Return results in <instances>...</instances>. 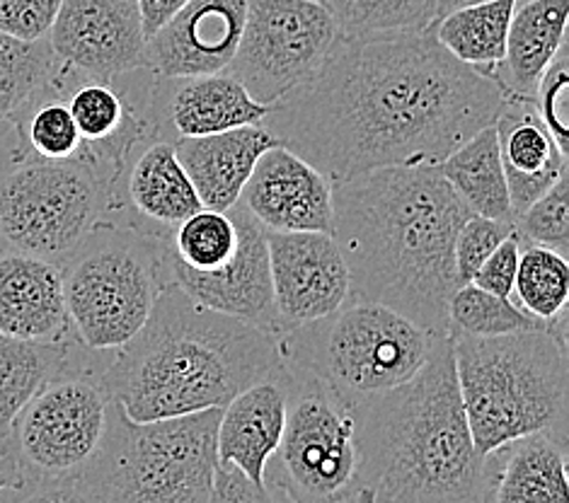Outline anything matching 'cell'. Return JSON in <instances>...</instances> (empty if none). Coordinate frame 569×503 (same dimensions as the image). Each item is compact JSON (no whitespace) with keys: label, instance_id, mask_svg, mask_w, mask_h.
<instances>
[{"label":"cell","instance_id":"obj_44","mask_svg":"<svg viewBox=\"0 0 569 503\" xmlns=\"http://www.w3.org/2000/svg\"><path fill=\"white\" fill-rule=\"evenodd\" d=\"M316 3H322V6H328V0H316Z\"/></svg>","mask_w":569,"mask_h":503},{"label":"cell","instance_id":"obj_36","mask_svg":"<svg viewBox=\"0 0 569 503\" xmlns=\"http://www.w3.org/2000/svg\"><path fill=\"white\" fill-rule=\"evenodd\" d=\"M569 51L567 42L555 53L548 71L540 78L533 107L546 129L560 145V151L569 155Z\"/></svg>","mask_w":569,"mask_h":503},{"label":"cell","instance_id":"obj_40","mask_svg":"<svg viewBox=\"0 0 569 503\" xmlns=\"http://www.w3.org/2000/svg\"><path fill=\"white\" fill-rule=\"evenodd\" d=\"M226 503V501H252V503H267L272 501L264 486L254 484L246 472H242L233 462H216L213 470V494L211 503Z\"/></svg>","mask_w":569,"mask_h":503},{"label":"cell","instance_id":"obj_29","mask_svg":"<svg viewBox=\"0 0 569 503\" xmlns=\"http://www.w3.org/2000/svg\"><path fill=\"white\" fill-rule=\"evenodd\" d=\"M511 301L531 318L543 322L548 332L567 346L569 264L565 254L540 248V244L521 242Z\"/></svg>","mask_w":569,"mask_h":503},{"label":"cell","instance_id":"obj_7","mask_svg":"<svg viewBox=\"0 0 569 503\" xmlns=\"http://www.w3.org/2000/svg\"><path fill=\"white\" fill-rule=\"evenodd\" d=\"M73 334L92 351L124 346L151 315L170 279L168 244L139 230L100 223L61 262Z\"/></svg>","mask_w":569,"mask_h":503},{"label":"cell","instance_id":"obj_3","mask_svg":"<svg viewBox=\"0 0 569 503\" xmlns=\"http://www.w3.org/2000/svg\"><path fill=\"white\" fill-rule=\"evenodd\" d=\"M357 503H492L499 451L482 455L460 400L453 342L433 334L405 383L355 400Z\"/></svg>","mask_w":569,"mask_h":503},{"label":"cell","instance_id":"obj_10","mask_svg":"<svg viewBox=\"0 0 569 503\" xmlns=\"http://www.w3.org/2000/svg\"><path fill=\"white\" fill-rule=\"evenodd\" d=\"M100 223H112V184L90 162L6 158L0 165V244L61 266Z\"/></svg>","mask_w":569,"mask_h":503},{"label":"cell","instance_id":"obj_26","mask_svg":"<svg viewBox=\"0 0 569 503\" xmlns=\"http://www.w3.org/2000/svg\"><path fill=\"white\" fill-rule=\"evenodd\" d=\"M437 170L472 213L513 221L495 124L472 133L439 162Z\"/></svg>","mask_w":569,"mask_h":503},{"label":"cell","instance_id":"obj_13","mask_svg":"<svg viewBox=\"0 0 569 503\" xmlns=\"http://www.w3.org/2000/svg\"><path fill=\"white\" fill-rule=\"evenodd\" d=\"M277 336L320 320L351 298L349 269L330 233L267 230Z\"/></svg>","mask_w":569,"mask_h":503},{"label":"cell","instance_id":"obj_27","mask_svg":"<svg viewBox=\"0 0 569 503\" xmlns=\"http://www.w3.org/2000/svg\"><path fill=\"white\" fill-rule=\"evenodd\" d=\"M517 6L519 0H482L451 10L431 24V32L460 63L492 78L495 68L505 59L509 24Z\"/></svg>","mask_w":569,"mask_h":503},{"label":"cell","instance_id":"obj_25","mask_svg":"<svg viewBox=\"0 0 569 503\" xmlns=\"http://www.w3.org/2000/svg\"><path fill=\"white\" fill-rule=\"evenodd\" d=\"M495 503H569L567 443L531 433L499 447Z\"/></svg>","mask_w":569,"mask_h":503},{"label":"cell","instance_id":"obj_6","mask_svg":"<svg viewBox=\"0 0 569 503\" xmlns=\"http://www.w3.org/2000/svg\"><path fill=\"white\" fill-rule=\"evenodd\" d=\"M460 400L478 453L550 433L567 443V346L546 328L499 336L449 334Z\"/></svg>","mask_w":569,"mask_h":503},{"label":"cell","instance_id":"obj_33","mask_svg":"<svg viewBox=\"0 0 569 503\" xmlns=\"http://www.w3.org/2000/svg\"><path fill=\"white\" fill-rule=\"evenodd\" d=\"M543 328V322L523 312L511 298L495 295L476 283L458 285L449 301V334L499 336Z\"/></svg>","mask_w":569,"mask_h":503},{"label":"cell","instance_id":"obj_32","mask_svg":"<svg viewBox=\"0 0 569 503\" xmlns=\"http://www.w3.org/2000/svg\"><path fill=\"white\" fill-rule=\"evenodd\" d=\"M437 8L439 0H328L342 37L422 32L437 22Z\"/></svg>","mask_w":569,"mask_h":503},{"label":"cell","instance_id":"obj_15","mask_svg":"<svg viewBox=\"0 0 569 503\" xmlns=\"http://www.w3.org/2000/svg\"><path fill=\"white\" fill-rule=\"evenodd\" d=\"M228 211L238 228L233 256L213 271L187 269L170 256V279L197 303L254 322L277 334L267 228L240 201Z\"/></svg>","mask_w":569,"mask_h":503},{"label":"cell","instance_id":"obj_28","mask_svg":"<svg viewBox=\"0 0 569 503\" xmlns=\"http://www.w3.org/2000/svg\"><path fill=\"white\" fill-rule=\"evenodd\" d=\"M80 342H27L0 332V439L27 400L71 363Z\"/></svg>","mask_w":569,"mask_h":503},{"label":"cell","instance_id":"obj_30","mask_svg":"<svg viewBox=\"0 0 569 503\" xmlns=\"http://www.w3.org/2000/svg\"><path fill=\"white\" fill-rule=\"evenodd\" d=\"M6 155L88 162L86 143L80 139V131L57 85V78H51L47 90L16 121V127H12V145Z\"/></svg>","mask_w":569,"mask_h":503},{"label":"cell","instance_id":"obj_31","mask_svg":"<svg viewBox=\"0 0 569 503\" xmlns=\"http://www.w3.org/2000/svg\"><path fill=\"white\" fill-rule=\"evenodd\" d=\"M49 39L22 42L0 32V133L12 139V127L57 73Z\"/></svg>","mask_w":569,"mask_h":503},{"label":"cell","instance_id":"obj_12","mask_svg":"<svg viewBox=\"0 0 569 503\" xmlns=\"http://www.w3.org/2000/svg\"><path fill=\"white\" fill-rule=\"evenodd\" d=\"M337 34L332 12L316 0H248L226 73L254 102L272 107L318 71Z\"/></svg>","mask_w":569,"mask_h":503},{"label":"cell","instance_id":"obj_1","mask_svg":"<svg viewBox=\"0 0 569 503\" xmlns=\"http://www.w3.org/2000/svg\"><path fill=\"white\" fill-rule=\"evenodd\" d=\"M505 104L497 80L460 63L431 27L337 34L318 71L269 107L260 127L335 184L381 168L439 165Z\"/></svg>","mask_w":569,"mask_h":503},{"label":"cell","instance_id":"obj_19","mask_svg":"<svg viewBox=\"0 0 569 503\" xmlns=\"http://www.w3.org/2000/svg\"><path fill=\"white\" fill-rule=\"evenodd\" d=\"M267 112L269 107L254 102L248 90L226 71L174 78L156 76L151 90L156 139L168 143L260 124Z\"/></svg>","mask_w":569,"mask_h":503},{"label":"cell","instance_id":"obj_38","mask_svg":"<svg viewBox=\"0 0 569 503\" xmlns=\"http://www.w3.org/2000/svg\"><path fill=\"white\" fill-rule=\"evenodd\" d=\"M59 8L61 0H0V32L37 42L49 34Z\"/></svg>","mask_w":569,"mask_h":503},{"label":"cell","instance_id":"obj_34","mask_svg":"<svg viewBox=\"0 0 569 503\" xmlns=\"http://www.w3.org/2000/svg\"><path fill=\"white\" fill-rule=\"evenodd\" d=\"M238 228L230 211L201 207L184 219L168 242V252L178 264L194 271L223 266L236 252Z\"/></svg>","mask_w":569,"mask_h":503},{"label":"cell","instance_id":"obj_9","mask_svg":"<svg viewBox=\"0 0 569 503\" xmlns=\"http://www.w3.org/2000/svg\"><path fill=\"white\" fill-rule=\"evenodd\" d=\"M287 419L267 460L264 486L272 501H355L359 451L355 400L322 378L289 369Z\"/></svg>","mask_w":569,"mask_h":503},{"label":"cell","instance_id":"obj_43","mask_svg":"<svg viewBox=\"0 0 569 503\" xmlns=\"http://www.w3.org/2000/svg\"><path fill=\"white\" fill-rule=\"evenodd\" d=\"M0 492H16V477H12L3 462H0Z\"/></svg>","mask_w":569,"mask_h":503},{"label":"cell","instance_id":"obj_16","mask_svg":"<svg viewBox=\"0 0 569 503\" xmlns=\"http://www.w3.org/2000/svg\"><path fill=\"white\" fill-rule=\"evenodd\" d=\"M257 221L277 233H330L335 228L332 182L306 158L274 143L257 158L238 197Z\"/></svg>","mask_w":569,"mask_h":503},{"label":"cell","instance_id":"obj_14","mask_svg":"<svg viewBox=\"0 0 569 503\" xmlns=\"http://www.w3.org/2000/svg\"><path fill=\"white\" fill-rule=\"evenodd\" d=\"M63 66L88 76H119L148 66L139 0H61L47 34Z\"/></svg>","mask_w":569,"mask_h":503},{"label":"cell","instance_id":"obj_5","mask_svg":"<svg viewBox=\"0 0 569 503\" xmlns=\"http://www.w3.org/2000/svg\"><path fill=\"white\" fill-rule=\"evenodd\" d=\"M107 359L110 351L80 346L12 419L0 439V462L16 477L12 494L100 501L129 424L104 383Z\"/></svg>","mask_w":569,"mask_h":503},{"label":"cell","instance_id":"obj_21","mask_svg":"<svg viewBox=\"0 0 569 503\" xmlns=\"http://www.w3.org/2000/svg\"><path fill=\"white\" fill-rule=\"evenodd\" d=\"M287 385L289 373L281 369L238 392L221 410L216 431L219 462H233L260 486H264L267 460L277 451L287 419Z\"/></svg>","mask_w":569,"mask_h":503},{"label":"cell","instance_id":"obj_35","mask_svg":"<svg viewBox=\"0 0 569 503\" xmlns=\"http://www.w3.org/2000/svg\"><path fill=\"white\" fill-rule=\"evenodd\" d=\"M513 233L521 242L540 244L567 256L569 252V180L567 172L526 211L513 215Z\"/></svg>","mask_w":569,"mask_h":503},{"label":"cell","instance_id":"obj_23","mask_svg":"<svg viewBox=\"0 0 569 503\" xmlns=\"http://www.w3.org/2000/svg\"><path fill=\"white\" fill-rule=\"evenodd\" d=\"M277 141L260 124L174 141V153L192 180L201 207L228 211L267 148Z\"/></svg>","mask_w":569,"mask_h":503},{"label":"cell","instance_id":"obj_18","mask_svg":"<svg viewBox=\"0 0 569 503\" xmlns=\"http://www.w3.org/2000/svg\"><path fill=\"white\" fill-rule=\"evenodd\" d=\"M248 0H187L148 37V68L160 78L221 73L233 61Z\"/></svg>","mask_w":569,"mask_h":503},{"label":"cell","instance_id":"obj_4","mask_svg":"<svg viewBox=\"0 0 569 503\" xmlns=\"http://www.w3.org/2000/svg\"><path fill=\"white\" fill-rule=\"evenodd\" d=\"M283 369L277 334L211 310L170 281L143 328L110 351L104 383L131 421L226 406Z\"/></svg>","mask_w":569,"mask_h":503},{"label":"cell","instance_id":"obj_39","mask_svg":"<svg viewBox=\"0 0 569 503\" xmlns=\"http://www.w3.org/2000/svg\"><path fill=\"white\" fill-rule=\"evenodd\" d=\"M519 252H521V240L517 233L501 240L495 252L487 256L482 266L476 271L470 283L480 285V289L490 291L495 295L511 298L513 291V276H517L519 266Z\"/></svg>","mask_w":569,"mask_h":503},{"label":"cell","instance_id":"obj_11","mask_svg":"<svg viewBox=\"0 0 569 503\" xmlns=\"http://www.w3.org/2000/svg\"><path fill=\"white\" fill-rule=\"evenodd\" d=\"M221 410L213 406L153 421L129 419L100 501L211 503Z\"/></svg>","mask_w":569,"mask_h":503},{"label":"cell","instance_id":"obj_41","mask_svg":"<svg viewBox=\"0 0 569 503\" xmlns=\"http://www.w3.org/2000/svg\"><path fill=\"white\" fill-rule=\"evenodd\" d=\"M184 3L187 0H139L146 37H151L158 27L170 16H174V12H178Z\"/></svg>","mask_w":569,"mask_h":503},{"label":"cell","instance_id":"obj_24","mask_svg":"<svg viewBox=\"0 0 569 503\" xmlns=\"http://www.w3.org/2000/svg\"><path fill=\"white\" fill-rule=\"evenodd\" d=\"M569 0H521L513 10L505 59L492 78L507 100L533 102L540 78L565 44Z\"/></svg>","mask_w":569,"mask_h":503},{"label":"cell","instance_id":"obj_37","mask_svg":"<svg viewBox=\"0 0 569 503\" xmlns=\"http://www.w3.org/2000/svg\"><path fill=\"white\" fill-rule=\"evenodd\" d=\"M513 233V221L485 219V215H468L460 225L453 244V264L458 285L470 283L482 262L495 252L497 244Z\"/></svg>","mask_w":569,"mask_h":503},{"label":"cell","instance_id":"obj_17","mask_svg":"<svg viewBox=\"0 0 569 503\" xmlns=\"http://www.w3.org/2000/svg\"><path fill=\"white\" fill-rule=\"evenodd\" d=\"M201 209L197 189L174 145L146 141L121 170L112 189V223L170 242L174 228Z\"/></svg>","mask_w":569,"mask_h":503},{"label":"cell","instance_id":"obj_42","mask_svg":"<svg viewBox=\"0 0 569 503\" xmlns=\"http://www.w3.org/2000/svg\"><path fill=\"white\" fill-rule=\"evenodd\" d=\"M472 3H482V0H439V8H437V20L449 16L451 10H458V8H466V6H472ZM521 3V0H519Z\"/></svg>","mask_w":569,"mask_h":503},{"label":"cell","instance_id":"obj_20","mask_svg":"<svg viewBox=\"0 0 569 503\" xmlns=\"http://www.w3.org/2000/svg\"><path fill=\"white\" fill-rule=\"evenodd\" d=\"M0 332L27 342H73L59 264L0 244Z\"/></svg>","mask_w":569,"mask_h":503},{"label":"cell","instance_id":"obj_2","mask_svg":"<svg viewBox=\"0 0 569 503\" xmlns=\"http://www.w3.org/2000/svg\"><path fill=\"white\" fill-rule=\"evenodd\" d=\"M351 298L381 303L429 334H449L453 244L472 211L437 165H396L332 184Z\"/></svg>","mask_w":569,"mask_h":503},{"label":"cell","instance_id":"obj_8","mask_svg":"<svg viewBox=\"0 0 569 503\" xmlns=\"http://www.w3.org/2000/svg\"><path fill=\"white\" fill-rule=\"evenodd\" d=\"M431 336L396 310L349 298L330 315L281 332L277 342L283 365L313 373L357 400L412 378Z\"/></svg>","mask_w":569,"mask_h":503},{"label":"cell","instance_id":"obj_22","mask_svg":"<svg viewBox=\"0 0 569 503\" xmlns=\"http://www.w3.org/2000/svg\"><path fill=\"white\" fill-rule=\"evenodd\" d=\"M495 129L511 213L517 215L560 180L567 172L569 155L555 143L533 102L507 100L505 110L495 121Z\"/></svg>","mask_w":569,"mask_h":503}]
</instances>
